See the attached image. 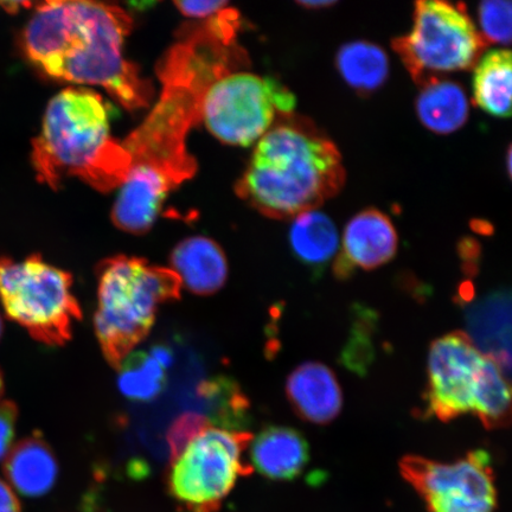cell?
<instances>
[{
    "mask_svg": "<svg viewBox=\"0 0 512 512\" xmlns=\"http://www.w3.org/2000/svg\"><path fill=\"white\" fill-rule=\"evenodd\" d=\"M171 270L182 285L197 296L219 292L228 278V262L222 248L204 236L178 243L170 256Z\"/></svg>",
    "mask_w": 512,
    "mask_h": 512,
    "instance_id": "cell-14",
    "label": "cell"
},
{
    "mask_svg": "<svg viewBox=\"0 0 512 512\" xmlns=\"http://www.w3.org/2000/svg\"><path fill=\"white\" fill-rule=\"evenodd\" d=\"M288 241L294 256L305 266L322 267L335 258L339 234L334 221L312 209L293 217Z\"/></svg>",
    "mask_w": 512,
    "mask_h": 512,
    "instance_id": "cell-20",
    "label": "cell"
},
{
    "mask_svg": "<svg viewBox=\"0 0 512 512\" xmlns=\"http://www.w3.org/2000/svg\"><path fill=\"white\" fill-rule=\"evenodd\" d=\"M298 4L307 10H318L330 8V6L335 5L336 2H330V0H323V2H320V0H310V2H298Z\"/></svg>",
    "mask_w": 512,
    "mask_h": 512,
    "instance_id": "cell-30",
    "label": "cell"
},
{
    "mask_svg": "<svg viewBox=\"0 0 512 512\" xmlns=\"http://www.w3.org/2000/svg\"><path fill=\"white\" fill-rule=\"evenodd\" d=\"M488 46L463 5L440 0L415 3L413 25L393 48L418 85L437 74L476 66Z\"/></svg>",
    "mask_w": 512,
    "mask_h": 512,
    "instance_id": "cell-7",
    "label": "cell"
},
{
    "mask_svg": "<svg viewBox=\"0 0 512 512\" xmlns=\"http://www.w3.org/2000/svg\"><path fill=\"white\" fill-rule=\"evenodd\" d=\"M0 512H21V505L14 491L2 479H0Z\"/></svg>",
    "mask_w": 512,
    "mask_h": 512,
    "instance_id": "cell-29",
    "label": "cell"
},
{
    "mask_svg": "<svg viewBox=\"0 0 512 512\" xmlns=\"http://www.w3.org/2000/svg\"><path fill=\"white\" fill-rule=\"evenodd\" d=\"M6 478L19 494L41 497L56 483L59 465L53 450L40 435L19 441L6 456Z\"/></svg>",
    "mask_w": 512,
    "mask_h": 512,
    "instance_id": "cell-16",
    "label": "cell"
},
{
    "mask_svg": "<svg viewBox=\"0 0 512 512\" xmlns=\"http://www.w3.org/2000/svg\"><path fill=\"white\" fill-rule=\"evenodd\" d=\"M479 34L486 44L509 46L511 42L512 4L505 0H488L477 9Z\"/></svg>",
    "mask_w": 512,
    "mask_h": 512,
    "instance_id": "cell-25",
    "label": "cell"
},
{
    "mask_svg": "<svg viewBox=\"0 0 512 512\" xmlns=\"http://www.w3.org/2000/svg\"><path fill=\"white\" fill-rule=\"evenodd\" d=\"M209 425V419L202 414L187 412L179 415L172 422L168 434H166V441H168L169 445L170 464L181 456V453L188 447L191 441L206 431L210 427Z\"/></svg>",
    "mask_w": 512,
    "mask_h": 512,
    "instance_id": "cell-26",
    "label": "cell"
},
{
    "mask_svg": "<svg viewBox=\"0 0 512 512\" xmlns=\"http://www.w3.org/2000/svg\"><path fill=\"white\" fill-rule=\"evenodd\" d=\"M3 394H4V379H3L2 370H0V399H2Z\"/></svg>",
    "mask_w": 512,
    "mask_h": 512,
    "instance_id": "cell-31",
    "label": "cell"
},
{
    "mask_svg": "<svg viewBox=\"0 0 512 512\" xmlns=\"http://www.w3.org/2000/svg\"><path fill=\"white\" fill-rule=\"evenodd\" d=\"M239 29V12L224 9L183 30L160 59L157 74L162 94L149 117L123 142L131 157V171L112 211L117 228L130 234L146 233L169 192L196 174L188 134L202 121L210 87L247 64L246 51L238 44Z\"/></svg>",
    "mask_w": 512,
    "mask_h": 512,
    "instance_id": "cell-1",
    "label": "cell"
},
{
    "mask_svg": "<svg viewBox=\"0 0 512 512\" xmlns=\"http://www.w3.org/2000/svg\"><path fill=\"white\" fill-rule=\"evenodd\" d=\"M18 408L12 401L0 402V460L8 456L15 437Z\"/></svg>",
    "mask_w": 512,
    "mask_h": 512,
    "instance_id": "cell-27",
    "label": "cell"
},
{
    "mask_svg": "<svg viewBox=\"0 0 512 512\" xmlns=\"http://www.w3.org/2000/svg\"><path fill=\"white\" fill-rule=\"evenodd\" d=\"M510 399V386L503 369L492 358L484 356L473 398L472 413L488 430L507 427L511 418Z\"/></svg>",
    "mask_w": 512,
    "mask_h": 512,
    "instance_id": "cell-22",
    "label": "cell"
},
{
    "mask_svg": "<svg viewBox=\"0 0 512 512\" xmlns=\"http://www.w3.org/2000/svg\"><path fill=\"white\" fill-rule=\"evenodd\" d=\"M132 17L120 6L57 0L37 5L24 30L29 59L57 80L105 88L128 111L146 108L150 80L124 56Z\"/></svg>",
    "mask_w": 512,
    "mask_h": 512,
    "instance_id": "cell-2",
    "label": "cell"
},
{
    "mask_svg": "<svg viewBox=\"0 0 512 512\" xmlns=\"http://www.w3.org/2000/svg\"><path fill=\"white\" fill-rule=\"evenodd\" d=\"M419 86L416 114L427 130L451 134L466 124L470 115L469 98L459 83L434 76Z\"/></svg>",
    "mask_w": 512,
    "mask_h": 512,
    "instance_id": "cell-18",
    "label": "cell"
},
{
    "mask_svg": "<svg viewBox=\"0 0 512 512\" xmlns=\"http://www.w3.org/2000/svg\"><path fill=\"white\" fill-rule=\"evenodd\" d=\"M483 361L466 332H451L434 341L428 355V413L444 422L472 413Z\"/></svg>",
    "mask_w": 512,
    "mask_h": 512,
    "instance_id": "cell-11",
    "label": "cell"
},
{
    "mask_svg": "<svg viewBox=\"0 0 512 512\" xmlns=\"http://www.w3.org/2000/svg\"><path fill=\"white\" fill-rule=\"evenodd\" d=\"M344 183L335 143L309 119L291 114L259 140L236 194L271 219H293L322 206Z\"/></svg>",
    "mask_w": 512,
    "mask_h": 512,
    "instance_id": "cell-3",
    "label": "cell"
},
{
    "mask_svg": "<svg viewBox=\"0 0 512 512\" xmlns=\"http://www.w3.org/2000/svg\"><path fill=\"white\" fill-rule=\"evenodd\" d=\"M178 10L183 15L192 18H210L228 8L229 3L221 0H209V2H175Z\"/></svg>",
    "mask_w": 512,
    "mask_h": 512,
    "instance_id": "cell-28",
    "label": "cell"
},
{
    "mask_svg": "<svg viewBox=\"0 0 512 512\" xmlns=\"http://www.w3.org/2000/svg\"><path fill=\"white\" fill-rule=\"evenodd\" d=\"M296 106V95L283 83L240 70L210 87L202 120L222 143L246 147L259 142L279 117L294 114Z\"/></svg>",
    "mask_w": 512,
    "mask_h": 512,
    "instance_id": "cell-9",
    "label": "cell"
},
{
    "mask_svg": "<svg viewBox=\"0 0 512 512\" xmlns=\"http://www.w3.org/2000/svg\"><path fill=\"white\" fill-rule=\"evenodd\" d=\"M31 163L38 181L60 188L78 177L95 190L121 188L131 171L123 142L111 136L110 112L99 93L67 88L50 100L42 131L32 142Z\"/></svg>",
    "mask_w": 512,
    "mask_h": 512,
    "instance_id": "cell-4",
    "label": "cell"
},
{
    "mask_svg": "<svg viewBox=\"0 0 512 512\" xmlns=\"http://www.w3.org/2000/svg\"><path fill=\"white\" fill-rule=\"evenodd\" d=\"M473 101L492 117L511 115L512 56L509 49L491 50L476 63Z\"/></svg>",
    "mask_w": 512,
    "mask_h": 512,
    "instance_id": "cell-19",
    "label": "cell"
},
{
    "mask_svg": "<svg viewBox=\"0 0 512 512\" xmlns=\"http://www.w3.org/2000/svg\"><path fill=\"white\" fill-rule=\"evenodd\" d=\"M336 67L345 83L360 94L377 91L390 70L386 51L367 41L344 44L336 55Z\"/></svg>",
    "mask_w": 512,
    "mask_h": 512,
    "instance_id": "cell-21",
    "label": "cell"
},
{
    "mask_svg": "<svg viewBox=\"0 0 512 512\" xmlns=\"http://www.w3.org/2000/svg\"><path fill=\"white\" fill-rule=\"evenodd\" d=\"M403 478L424 499L430 512H494L497 491L489 454L475 451L451 464L407 456Z\"/></svg>",
    "mask_w": 512,
    "mask_h": 512,
    "instance_id": "cell-10",
    "label": "cell"
},
{
    "mask_svg": "<svg viewBox=\"0 0 512 512\" xmlns=\"http://www.w3.org/2000/svg\"><path fill=\"white\" fill-rule=\"evenodd\" d=\"M507 164H508V174L511 175V149H509L508 151V159H507Z\"/></svg>",
    "mask_w": 512,
    "mask_h": 512,
    "instance_id": "cell-32",
    "label": "cell"
},
{
    "mask_svg": "<svg viewBox=\"0 0 512 512\" xmlns=\"http://www.w3.org/2000/svg\"><path fill=\"white\" fill-rule=\"evenodd\" d=\"M253 437L245 431L209 427L170 464L168 490L190 512H217L239 477L253 467L242 454Z\"/></svg>",
    "mask_w": 512,
    "mask_h": 512,
    "instance_id": "cell-8",
    "label": "cell"
},
{
    "mask_svg": "<svg viewBox=\"0 0 512 512\" xmlns=\"http://www.w3.org/2000/svg\"><path fill=\"white\" fill-rule=\"evenodd\" d=\"M3 334V320L2 317H0V336Z\"/></svg>",
    "mask_w": 512,
    "mask_h": 512,
    "instance_id": "cell-33",
    "label": "cell"
},
{
    "mask_svg": "<svg viewBox=\"0 0 512 512\" xmlns=\"http://www.w3.org/2000/svg\"><path fill=\"white\" fill-rule=\"evenodd\" d=\"M398 247V233L386 214L376 209L360 211L345 226L342 251L334 264L335 275L345 279L356 268L375 270L392 261Z\"/></svg>",
    "mask_w": 512,
    "mask_h": 512,
    "instance_id": "cell-12",
    "label": "cell"
},
{
    "mask_svg": "<svg viewBox=\"0 0 512 512\" xmlns=\"http://www.w3.org/2000/svg\"><path fill=\"white\" fill-rule=\"evenodd\" d=\"M118 369V387L125 398L147 402L163 392L168 367L151 350L132 352Z\"/></svg>",
    "mask_w": 512,
    "mask_h": 512,
    "instance_id": "cell-23",
    "label": "cell"
},
{
    "mask_svg": "<svg viewBox=\"0 0 512 512\" xmlns=\"http://www.w3.org/2000/svg\"><path fill=\"white\" fill-rule=\"evenodd\" d=\"M72 288V274L47 264L41 255L19 262L0 258V303L6 316L50 347L69 342L82 318Z\"/></svg>",
    "mask_w": 512,
    "mask_h": 512,
    "instance_id": "cell-6",
    "label": "cell"
},
{
    "mask_svg": "<svg viewBox=\"0 0 512 512\" xmlns=\"http://www.w3.org/2000/svg\"><path fill=\"white\" fill-rule=\"evenodd\" d=\"M249 446L256 471L273 480L296 478L310 458L304 435L290 427L265 428Z\"/></svg>",
    "mask_w": 512,
    "mask_h": 512,
    "instance_id": "cell-15",
    "label": "cell"
},
{
    "mask_svg": "<svg viewBox=\"0 0 512 512\" xmlns=\"http://www.w3.org/2000/svg\"><path fill=\"white\" fill-rule=\"evenodd\" d=\"M96 277L95 335L106 361L118 369L149 336L159 307L181 298L182 281L171 268L126 255L101 261Z\"/></svg>",
    "mask_w": 512,
    "mask_h": 512,
    "instance_id": "cell-5",
    "label": "cell"
},
{
    "mask_svg": "<svg viewBox=\"0 0 512 512\" xmlns=\"http://www.w3.org/2000/svg\"><path fill=\"white\" fill-rule=\"evenodd\" d=\"M204 399L214 403L215 420L220 425L238 428L241 432L249 421V401L238 383L228 379H216L201 384L198 390Z\"/></svg>",
    "mask_w": 512,
    "mask_h": 512,
    "instance_id": "cell-24",
    "label": "cell"
},
{
    "mask_svg": "<svg viewBox=\"0 0 512 512\" xmlns=\"http://www.w3.org/2000/svg\"><path fill=\"white\" fill-rule=\"evenodd\" d=\"M286 395L294 412L312 424H330L342 411L341 386L322 363L306 362L294 370L287 379Z\"/></svg>",
    "mask_w": 512,
    "mask_h": 512,
    "instance_id": "cell-13",
    "label": "cell"
},
{
    "mask_svg": "<svg viewBox=\"0 0 512 512\" xmlns=\"http://www.w3.org/2000/svg\"><path fill=\"white\" fill-rule=\"evenodd\" d=\"M470 337L484 356L499 364L509 375L510 352V296L508 293L490 294L467 312Z\"/></svg>",
    "mask_w": 512,
    "mask_h": 512,
    "instance_id": "cell-17",
    "label": "cell"
}]
</instances>
